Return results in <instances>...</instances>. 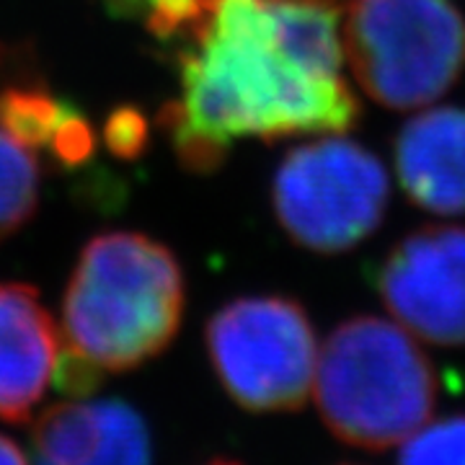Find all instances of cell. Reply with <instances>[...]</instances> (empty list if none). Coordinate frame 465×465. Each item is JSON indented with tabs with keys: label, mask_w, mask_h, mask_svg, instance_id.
Returning a JSON list of instances; mask_svg holds the SVG:
<instances>
[{
	"label": "cell",
	"mask_w": 465,
	"mask_h": 465,
	"mask_svg": "<svg viewBox=\"0 0 465 465\" xmlns=\"http://www.w3.org/2000/svg\"><path fill=\"white\" fill-rule=\"evenodd\" d=\"M341 16V0H202L173 47L179 96L161 112L183 166L210 173L238 140L349 133L362 109Z\"/></svg>",
	"instance_id": "6da1fadb"
},
{
	"label": "cell",
	"mask_w": 465,
	"mask_h": 465,
	"mask_svg": "<svg viewBox=\"0 0 465 465\" xmlns=\"http://www.w3.org/2000/svg\"><path fill=\"white\" fill-rule=\"evenodd\" d=\"M183 305L173 251L145 232H101L84 246L65 287V349L101 372L134 370L176 339Z\"/></svg>",
	"instance_id": "7a4b0ae2"
},
{
	"label": "cell",
	"mask_w": 465,
	"mask_h": 465,
	"mask_svg": "<svg viewBox=\"0 0 465 465\" xmlns=\"http://www.w3.org/2000/svg\"><path fill=\"white\" fill-rule=\"evenodd\" d=\"M437 399V370L393 318L351 316L321 344L313 401L323 427L349 448H399L432 419Z\"/></svg>",
	"instance_id": "3957f363"
},
{
	"label": "cell",
	"mask_w": 465,
	"mask_h": 465,
	"mask_svg": "<svg viewBox=\"0 0 465 465\" xmlns=\"http://www.w3.org/2000/svg\"><path fill=\"white\" fill-rule=\"evenodd\" d=\"M347 67L385 109L432 106L465 75V16L450 0H347Z\"/></svg>",
	"instance_id": "277c9868"
},
{
	"label": "cell",
	"mask_w": 465,
	"mask_h": 465,
	"mask_svg": "<svg viewBox=\"0 0 465 465\" xmlns=\"http://www.w3.org/2000/svg\"><path fill=\"white\" fill-rule=\"evenodd\" d=\"M207 357L232 403L251 414H290L313 396L316 326L295 298L246 295L225 302L204 329Z\"/></svg>",
	"instance_id": "5b68a950"
},
{
	"label": "cell",
	"mask_w": 465,
	"mask_h": 465,
	"mask_svg": "<svg viewBox=\"0 0 465 465\" xmlns=\"http://www.w3.org/2000/svg\"><path fill=\"white\" fill-rule=\"evenodd\" d=\"M391 176L381 158L344 133L316 134L290 150L272 179L282 231L313 253H344L381 228Z\"/></svg>",
	"instance_id": "8992f818"
},
{
	"label": "cell",
	"mask_w": 465,
	"mask_h": 465,
	"mask_svg": "<svg viewBox=\"0 0 465 465\" xmlns=\"http://www.w3.org/2000/svg\"><path fill=\"white\" fill-rule=\"evenodd\" d=\"M385 311L419 341L465 347V225H424L378 266Z\"/></svg>",
	"instance_id": "52a82bcc"
},
{
	"label": "cell",
	"mask_w": 465,
	"mask_h": 465,
	"mask_svg": "<svg viewBox=\"0 0 465 465\" xmlns=\"http://www.w3.org/2000/svg\"><path fill=\"white\" fill-rule=\"evenodd\" d=\"M32 465H153L148 421L119 399L54 403L34 424Z\"/></svg>",
	"instance_id": "ba28073f"
},
{
	"label": "cell",
	"mask_w": 465,
	"mask_h": 465,
	"mask_svg": "<svg viewBox=\"0 0 465 465\" xmlns=\"http://www.w3.org/2000/svg\"><path fill=\"white\" fill-rule=\"evenodd\" d=\"M0 130L67 168L84 166L96 153L84 112L57 96L21 50H0Z\"/></svg>",
	"instance_id": "9c48e42d"
},
{
	"label": "cell",
	"mask_w": 465,
	"mask_h": 465,
	"mask_svg": "<svg viewBox=\"0 0 465 465\" xmlns=\"http://www.w3.org/2000/svg\"><path fill=\"white\" fill-rule=\"evenodd\" d=\"M60 333L32 284H0V419L26 421L60 365Z\"/></svg>",
	"instance_id": "30bf717a"
},
{
	"label": "cell",
	"mask_w": 465,
	"mask_h": 465,
	"mask_svg": "<svg viewBox=\"0 0 465 465\" xmlns=\"http://www.w3.org/2000/svg\"><path fill=\"white\" fill-rule=\"evenodd\" d=\"M393 163L401 189L432 215H465V109L432 106L396 134Z\"/></svg>",
	"instance_id": "8fae6325"
},
{
	"label": "cell",
	"mask_w": 465,
	"mask_h": 465,
	"mask_svg": "<svg viewBox=\"0 0 465 465\" xmlns=\"http://www.w3.org/2000/svg\"><path fill=\"white\" fill-rule=\"evenodd\" d=\"M34 155L0 130V241L21 231L39 207L42 171Z\"/></svg>",
	"instance_id": "7c38bea8"
},
{
	"label": "cell",
	"mask_w": 465,
	"mask_h": 465,
	"mask_svg": "<svg viewBox=\"0 0 465 465\" xmlns=\"http://www.w3.org/2000/svg\"><path fill=\"white\" fill-rule=\"evenodd\" d=\"M396 465H465V414L430 419L401 442Z\"/></svg>",
	"instance_id": "4fadbf2b"
},
{
	"label": "cell",
	"mask_w": 465,
	"mask_h": 465,
	"mask_svg": "<svg viewBox=\"0 0 465 465\" xmlns=\"http://www.w3.org/2000/svg\"><path fill=\"white\" fill-rule=\"evenodd\" d=\"M145 137H148V124L140 112L133 109H119L109 116L106 130H104V140L112 148L114 155L122 158H134L137 153L145 148Z\"/></svg>",
	"instance_id": "5bb4252c"
},
{
	"label": "cell",
	"mask_w": 465,
	"mask_h": 465,
	"mask_svg": "<svg viewBox=\"0 0 465 465\" xmlns=\"http://www.w3.org/2000/svg\"><path fill=\"white\" fill-rule=\"evenodd\" d=\"M0 465H32L29 455L18 448L16 440L0 432Z\"/></svg>",
	"instance_id": "9a60e30c"
},
{
	"label": "cell",
	"mask_w": 465,
	"mask_h": 465,
	"mask_svg": "<svg viewBox=\"0 0 465 465\" xmlns=\"http://www.w3.org/2000/svg\"><path fill=\"white\" fill-rule=\"evenodd\" d=\"M204 465H241V463H235V460H228V458H223V460H210V463H204Z\"/></svg>",
	"instance_id": "2e32d148"
}]
</instances>
